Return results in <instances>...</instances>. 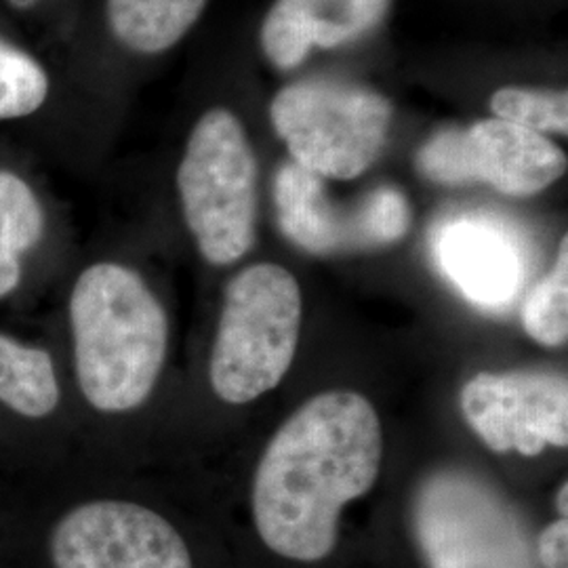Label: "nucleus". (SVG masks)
I'll return each mask as SVG.
<instances>
[{
    "label": "nucleus",
    "instance_id": "3",
    "mask_svg": "<svg viewBox=\"0 0 568 568\" xmlns=\"http://www.w3.org/2000/svg\"><path fill=\"white\" fill-rule=\"evenodd\" d=\"M304 316L302 288L283 265H251L225 288L211 354V386L230 405H246L283 382Z\"/></svg>",
    "mask_w": 568,
    "mask_h": 568
},
{
    "label": "nucleus",
    "instance_id": "20",
    "mask_svg": "<svg viewBox=\"0 0 568 568\" xmlns=\"http://www.w3.org/2000/svg\"><path fill=\"white\" fill-rule=\"evenodd\" d=\"M568 485L565 483L560 490H558V497H556V506H558V511H560V518H567L568 514Z\"/></svg>",
    "mask_w": 568,
    "mask_h": 568
},
{
    "label": "nucleus",
    "instance_id": "17",
    "mask_svg": "<svg viewBox=\"0 0 568 568\" xmlns=\"http://www.w3.org/2000/svg\"><path fill=\"white\" fill-rule=\"evenodd\" d=\"M495 119L525 126L535 133L568 131V93L551 89H518L506 87L490 98Z\"/></svg>",
    "mask_w": 568,
    "mask_h": 568
},
{
    "label": "nucleus",
    "instance_id": "4",
    "mask_svg": "<svg viewBox=\"0 0 568 568\" xmlns=\"http://www.w3.org/2000/svg\"><path fill=\"white\" fill-rule=\"evenodd\" d=\"M410 530L427 568H541L525 516L466 469H440L422 480Z\"/></svg>",
    "mask_w": 568,
    "mask_h": 568
},
{
    "label": "nucleus",
    "instance_id": "12",
    "mask_svg": "<svg viewBox=\"0 0 568 568\" xmlns=\"http://www.w3.org/2000/svg\"><path fill=\"white\" fill-rule=\"evenodd\" d=\"M389 9V0H278L262 26L267 60L291 70L314 47L333 49L371 32Z\"/></svg>",
    "mask_w": 568,
    "mask_h": 568
},
{
    "label": "nucleus",
    "instance_id": "8",
    "mask_svg": "<svg viewBox=\"0 0 568 568\" xmlns=\"http://www.w3.org/2000/svg\"><path fill=\"white\" fill-rule=\"evenodd\" d=\"M274 201L284 236L312 255L398 243L410 225V211L400 190L384 185L352 206H339L328 199L325 178L293 161L276 175Z\"/></svg>",
    "mask_w": 568,
    "mask_h": 568
},
{
    "label": "nucleus",
    "instance_id": "9",
    "mask_svg": "<svg viewBox=\"0 0 568 568\" xmlns=\"http://www.w3.org/2000/svg\"><path fill=\"white\" fill-rule=\"evenodd\" d=\"M55 568H192L182 535L161 514L126 501H91L51 535Z\"/></svg>",
    "mask_w": 568,
    "mask_h": 568
},
{
    "label": "nucleus",
    "instance_id": "1",
    "mask_svg": "<svg viewBox=\"0 0 568 568\" xmlns=\"http://www.w3.org/2000/svg\"><path fill=\"white\" fill-rule=\"evenodd\" d=\"M384 450L375 406L356 392H325L286 419L257 467L253 518L265 546L318 562L337 546L342 509L377 483Z\"/></svg>",
    "mask_w": 568,
    "mask_h": 568
},
{
    "label": "nucleus",
    "instance_id": "15",
    "mask_svg": "<svg viewBox=\"0 0 568 568\" xmlns=\"http://www.w3.org/2000/svg\"><path fill=\"white\" fill-rule=\"evenodd\" d=\"M44 213L32 187L0 171V300L21 283V257L41 243Z\"/></svg>",
    "mask_w": 568,
    "mask_h": 568
},
{
    "label": "nucleus",
    "instance_id": "11",
    "mask_svg": "<svg viewBox=\"0 0 568 568\" xmlns=\"http://www.w3.org/2000/svg\"><path fill=\"white\" fill-rule=\"evenodd\" d=\"M436 264L467 302L506 310L528 278L527 244L488 215H457L432 234Z\"/></svg>",
    "mask_w": 568,
    "mask_h": 568
},
{
    "label": "nucleus",
    "instance_id": "16",
    "mask_svg": "<svg viewBox=\"0 0 568 568\" xmlns=\"http://www.w3.org/2000/svg\"><path fill=\"white\" fill-rule=\"evenodd\" d=\"M523 326L539 344H567L568 335V241L562 239L556 264L544 281L535 284L523 305Z\"/></svg>",
    "mask_w": 568,
    "mask_h": 568
},
{
    "label": "nucleus",
    "instance_id": "2",
    "mask_svg": "<svg viewBox=\"0 0 568 568\" xmlns=\"http://www.w3.org/2000/svg\"><path fill=\"white\" fill-rule=\"evenodd\" d=\"M70 325L87 403L102 413L142 406L169 345L166 312L142 276L110 262L82 270L70 295Z\"/></svg>",
    "mask_w": 568,
    "mask_h": 568
},
{
    "label": "nucleus",
    "instance_id": "6",
    "mask_svg": "<svg viewBox=\"0 0 568 568\" xmlns=\"http://www.w3.org/2000/svg\"><path fill=\"white\" fill-rule=\"evenodd\" d=\"M270 112L293 163L331 180L363 175L379 159L392 121L379 93L326 81L284 87Z\"/></svg>",
    "mask_w": 568,
    "mask_h": 568
},
{
    "label": "nucleus",
    "instance_id": "18",
    "mask_svg": "<svg viewBox=\"0 0 568 568\" xmlns=\"http://www.w3.org/2000/svg\"><path fill=\"white\" fill-rule=\"evenodd\" d=\"M49 95V79L41 63L0 41V121L21 119L41 108Z\"/></svg>",
    "mask_w": 568,
    "mask_h": 568
},
{
    "label": "nucleus",
    "instance_id": "19",
    "mask_svg": "<svg viewBox=\"0 0 568 568\" xmlns=\"http://www.w3.org/2000/svg\"><path fill=\"white\" fill-rule=\"evenodd\" d=\"M537 560L541 568H568V523L558 518L535 539Z\"/></svg>",
    "mask_w": 568,
    "mask_h": 568
},
{
    "label": "nucleus",
    "instance_id": "7",
    "mask_svg": "<svg viewBox=\"0 0 568 568\" xmlns=\"http://www.w3.org/2000/svg\"><path fill=\"white\" fill-rule=\"evenodd\" d=\"M417 169L434 183L485 182L508 196H532L565 175L567 156L541 133L488 119L436 133L419 150Z\"/></svg>",
    "mask_w": 568,
    "mask_h": 568
},
{
    "label": "nucleus",
    "instance_id": "21",
    "mask_svg": "<svg viewBox=\"0 0 568 568\" xmlns=\"http://www.w3.org/2000/svg\"><path fill=\"white\" fill-rule=\"evenodd\" d=\"M16 7H28V4H32V0H11Z\"/></svg>",
    "mask_w": 568,
    "mask_h": 568
},
{
    "label": "nucleus",
    "instance_id": "14",
    "mask_svg": "<svg viewBox=\"0 0 568 568\" xmlns=\"http://www.w3.org/2000/svg\"><path fill=\"white\" fill-rule=\"evenodd\" d=\"M0 403L28 419L49 417L60 405L51 354L0 333Z\"/></svg>",
    "mask_w": 568,
    "mask_h": 568
},
{
    "label": "nucleus",
    "instance_id": "5",
    "mask_svg": "<svg viewBox=\"0 0 568 568\" xmlns=\"http://www.w3.org/2000/svg\"><path fill=\"white\" fill-rule=\"evenodd\" d=\"M183 217L209 264L239 262L255 243L257 163L243 124L227 110L196 122L178 171Z\"/></svg>",
    "mask_w": 568,
    "mask_h": 568
},
{
    "label": "nucleus",
    "instance_id": "10",
    "mask_svg": "<svg viewBox=\"0 0 568 568\" xmlns=\"http://www.w3.org/2000/svg\"><path fill=\"white\" fill-rule=\"evenodd\" d=\"M469 427L495 453L537 457L568 445L567 377L551 373H480L459 396Z\"/></svg>",
    "mask_w": 568,
    "mask_h": 568
},
{
    "label": "nucleus",
    "instance_id": "13",
    "mask_svg": "<svg viewBox=\"0 0 568 568\" xmlns=\"http://www.w3.org/2000/svg\"><path fill=\"white\" fill-rule=\"evenodd\" d=\"M206 0H108V20L129 49L154 55L182 41Z\"/></svg>",
    "mask_w": 568,
    "mask_h": 568
}]
</instances>
